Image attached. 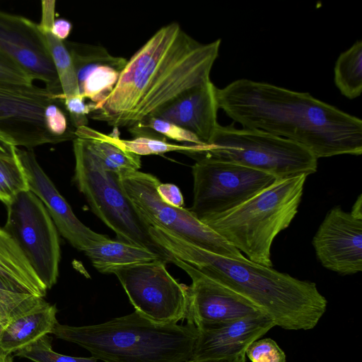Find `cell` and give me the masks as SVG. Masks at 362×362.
Instances as JSON below:
<instances>
[{"label":"cell","mask_w":362,"mask_h":362,"mask_svg":"<svg viewBox=\"0 0 362 362\" xmlns=\"http://www.w3.org/2000/svg\"><path fill=\"white\" fill-rule=\"evenodd\" d=\"M218 107L245 128L288 139L317 159L362 153V121L314 98L264 82L235 80L216 89Z\"/></svg>","instance_id":"cell-2"},{"label":"cell","mask_w":362,"mask_h":362,"mask_svg":"<svg viewBox=\"0 0 362 362\" xmlns=\"http://www.w3.org/2000/svg\"><path fill=\"white\" fill-rule=\"evenodd\" d=\"M129 131L134 135V139L125 140L119 137L118 141L124 149L139 156L180 151L196 157L202 151V146L169 143L165 137L156 136L143 129L131 128Z\"/></svg>","instance_id":"cell-26"},{"label":"cell","mask_w":362,"mask_h":362,"mask_svg":"<svg viewBox=\"0 0 362 362\" xmlns=\"http://www.w3.org/2000/svg\"><path fill=\"white\" fill-rule=\"evenodd\" d=\"M251 362H286L285 352L271 338L258 339L246 351Z\"/></svg>","instance_id":"cell-30"},{"label":"cell","mask_w":362,"mask_h":362,"mask_svg":"<svg viewBox=\"0 0 362 362\" xmlns=\"http://www.w3.org/2000/svg\"><path fill=\"white\" fill-rule=\"evenodd\" d=\"M33 81L22 68L0 52V82L32 85Z\"/></svg>","instance_id":"cell-32"},{"label":"cell","mask_w":362,"mask_h":362,"mask_svg":"<svg viewBox=\"0 0 362 362\" xmlns=\"http://www.w3.org/2000/svg\"><path fill=\"white\" fill-rule=\"evenodd\" d=\"M0 276L23 292L43 298L47 288L40 280L13 238L0 227Z\"/></svg>","instance_id":"cell-22"},{"label":"cell","mask_w":362,"mask_h":362,"mask_svg":"<svg viewBox=\"0 0 362 362\" xmlns=\"http://www.w3.org/2000/svg\"><path fill=\"white\" fill-rule=\"evenodd\" d=\"M71 22L64 18L54 20L52 27V33L59 40L64 41L71 30Z\"/></svg>","instance_id":"cell-34"},{"label":"cell","mask_w":362,"mask_h":362,"mask_svg":"<svg viewBox=\"0 0 362 362\" xmlns=\"http://www.w3.org/2000/svg\"><path fill=\"white\" fill-rule=\"evenodd\" d=\"M122 188L135 209L148 226L168 229L187 240L213 253L243 259V255L190 211L164 202L157 186L160 182L154 175L139 170L120 176Z\"/></svg>","instance_id":"cell-9"},{"label":"cell","mask_w":362,"mask_h":362,"mask_svg":"<svg viewBox=\"0 0 362 362\" xmlns=\"http://www.w3.org/2000/svg\"><path fill=\"white\" fill-rule=\"evenodd\" d=\"M189 362H192V361H189Z\"/></svg>","instance_id":"cell-36"},{"label":"cell","mask_w":362,"mask_h":362,"mask_svg":"<svg viewBox=\"0 0 362 362\" xmlns=\"http://www.w3.org/2000/svg\"><path fill=\"white\" fill-rule=\"evenodd\" d=\"M15 147L11 141L0 132V154L13 155L15 152Z\"/></svg>","instance_id":"cell-35"},{"label":"cell","mask_w":362,"mask_h":362,"mask_svg":"<svg viewBox=\"0 0 362 362\" xmlns=\"http://www.w3.org/2000/svg\"><path fill=\"white\" fill-rule=\"evenodd\" d=\"M0 52L22 68L33 80L62 96V90L47 42L38 23L0 10Z\"/></svg>","instance_id":"cell-13"},{"label":"cell","mask_w":362,"mask_h":362,"mask_svg":"<svg viewBox=\"0 0 362 362\" xmlns=\"http://www.w3.org/2000/svg\"><path fill=\"white\" fill-rule=\"evenodd\" d=\"M334 83L341 93L349 99L362 91V41L357 40L337 58L334 66Z\"/></svg>","instance_id":"cell-25"},{"label":"cell","mask_w":362,"mask_h":362,"mask_svg":"<svg viewBox=\"0 0 362 362\" xmlns=\"http://www.w3.org/2000/svg\"><path fill=\"white\" fill-rule=\"evenodd\" d=\"M7 206L4 228L16 241L47 289L57 281L61 250L58 230L41 200L31 191L18 194Z\"/></svg>","instance_id":"cell-10"},{"label":"cell","mask_w":362,"mask_h":362,"mask_svg":"<svg viewBox=\"0 0 362 362\" xmlns=\"http://www.w3.org/2000/svg\"><path fill=\"white\" fill-rule=\"evenodd\" d=\"M57 100L62 96L46 87L0 82V132L16 147L57 144L45 119L46 107Z\"/></svg>","instance_id":"cell-12"},{"label":"cell","mask_w":362,"mask_h":362,"mask_svg":"<svg viewBox=\"0 0 362 362\" xmlns=\"http://www.w3.org/2000/svg\"><path fill=\"white\" fill-rule=\"evenodd\" d=\"M26 190H29L27 179L16 153L0 154V201L6 206Z\"/></svg>","instance_id":"cell-27"},{"label":"cell","mask_w":362,"mask_h":362,"mask_svg":"<svg viewBox=\"0 0 362 362\" xmlns=\"http://www.w3.org/2000/svg\"><path fill=\"white\" fill-rule=\"evenodd\" d=\"M52 334L104 362H189L198 329L189 322H155L134 311L96 325L75 327L58 322Z\"/></svg>","instance_id":"cell-4"},{"label":"cell","mask_w":362,"mask_h":362,"mask_svg":"<svg viewBox=\"0 0 362 362\" xmlns=\"http://www.w3.org/2000/svg\"><path fill=\"white\" fill-rule=\"evenodd\" d=\"M84 253L100 273L112 274L119 267L156 260L165 261L159 255L141 246L109 238L95 243Z\"/></svg>","instance_id":"cell-23"},{"label":"cell","mask_w":362,"mask_h":362,"mask_svg":"<svg viewBox=\"0 0 362 362\" xmlns=\"http://www.w3.org/2000/svg\"><path fill=\"white\" fill-rule=\"evenodd\" d=\"M201 158L239 164L276 178L308 176L317 169V158L298 143L260 129L219 124L197 159Z\"/></svg>","instance_id":"cell-7"},{"label":"cell","mask_w":362,"mask_h":362,"mask_svg":"<svg viewBox=\"0 0 362 362\" xmlns=\"http://www.w3.org/2000/svg\"><path fill=\"white\" fill-rule=\"evenodd\" d=\"M152 130L165 138L187 144L206 146L194 134L169 121L156 117H148L139 124L131 127Z\"/></svg>","instance_id":"cell-29"},{"label":"cell","mask_w":362,"mask_h":362,"mask_svg":"<svg viewBox=\"0 0 362 362\" xmlns=\"http://www.w3.org/2000/svg\"><path fill=\"white\" fill-rule=\"evenodd\" d=\"M16 355L26 358L33 362H97L93 356L76 357L55 352L51 345L50 338L44 336L28 346L16 352Z\"/></svg>","instance_id":"cell-28"},{"label":"cell","mask_w":362,"mask_h":362,"mask_svg":"<svg viewBox=\"0 0 362 362\" xmlns=\"http://www.w3.org/2000/svg\"><path fill=\"white\" fill-rule=\"evenodd\" d=\"M156 260L119 267L115 274L135 311L155 322L176 324L187 320L189 286L179 283Z\"/></svg>","instance_id":"cell-11"},{"label":"cell","mask_w":362,"mask_h":362,"mask_svg":"<svg viewBox=\"0 0 362 362\" xmlns=\"http://www.w3.org/2000/svg\"><path fill=\"white\" fill-rule=\"evenodd\" d=\"M116 132L114 135L105 134L84 126L76 129L74 133L76 137L84 140L88 148L106 170L119 176L139 170L141 156L124 149L119 143Z\"/></svg>","instance_id":"cell-21"},{"label":"cell","mask_w":362,"mask_h":362,"mask_svg":"<svg viewBox=\"0 0 362 362\" xmlns=\"http://www.w3.org/2000/svg\"><path fill=\"white\" fill-rule=\"evenodd\" d=\"M55 305L40 298L29 308L13 315L4 326L0 337V351L6 356L17 352L47 334L56 325Z\"/></svg>","instance_id":"cell-20"},{"label":"cell","mask_w":362,"mask_h":362,"mask_svg":"<svg viewBox=\"0 0 362 362\" xmlns=\"http://www.w3.org/2000/svg\"><path fill=\"white\" fill-rule=\"evenodd\" d=\"M64 109L69 116L72 126L76 129L88 126L87 115L93 111V103L86 104L85 98L76 95L63 99Z\"/></svg>","instance_id":"cell-31"},{"label":"cell","mask_w":362,"mask_h":362,"mask_svg":"<svg viewBox=\"0 0 362 362\" xmlns=\"http://www.w3.org/2000/svg\"><path fill=\"white\" fill-rule=\"evenodd\" d=\"M216 89L209 80L187 90L152 116L187 129L207 145L218 124Z\"/></svg>","instance_id":"cell-19"},{"label":"cell","mask_w":362,"mask_h":362,"mask_svg":"<svg viewBox=\"0 0 362 362\" xmlns=\"http://www.w3.org/2000/svg\"><path fill=\"white\" fill-rule=\"evenodd\" d=\"M148 231L165 252L249 300L275 326L310 330L327 310V300L315 282L300 280L246 257L213 253L162 227L150 226Z\"/></svg>","instance_id":"cell-3"},{"label":"cell","mask_w":362,"mask_h":362,"mask_svg":"<svg viewBox=\"0 0 362 362\" xmlns=\"http://www.w3.org/2000/svg\"><path fill=\"white\" fill-rule=\"evenodd\" d=\"M169 262L192 279L187 322L199 328L262 313L249 300L183 261L170 255Z\"/></svg>","instance_id":"cell-14"},{"label":"cell","mask_w":362,"mask_h":362,"mask_svg":"<svg viewBox=\"0 0 362 362\" xmlns=\"http://www.w3.org/2000/svg\"><path fill=\"white\" fill-rule=\"evenodd\" d=\"M157 192L160 199L168 204L182 207L184 199L180 189L174 184L160 182Z\"/></svg>","instance_id":"cell-33"},{"label":"cell","mask_w":362,"mask_h":362,"mask_svg":"<svg viewBox=\"0 0 362 362\" xmlns=\"http://www.w3.org/2000/svg\"><path fill=\"white\" fill-rule=\"evenodd\" d=\"M64 43L72 59L80 95L91 100L93 111L112 92L127 60L112 56L100 45Z\"/></svg>","instance_id":"cell-18"},{"label":"cell","mask_w":362,"mask_h":362,"mask_svg":"<svg viewBox=\"0 0 362 362\" xmlns=\"http://www.w3.org/2000/svg\"><path fill=\"white\" fill-rule=\"evenodd\" d=\"M274 323L263 313L197 328L192 362H246V351Z\"/></svg>","instance_id":"cell-17"},{"label":"cell","mask_w":362,"mask_h":362,"mask_svg":"<svg viewBox=\"0 0 362 362\" xmlns=\"http://www.w3.org/2000/svg\"><path fill=\"white\" fill-rule=\"evenodd\" d=\"M55 1H42L41 20L38 25L43 33L49 54L54 64L62 90V100L79 95L77 78L70 53L64 41L52 32L55 20Z\"/></svg>","instance_id":"cell-24"},{"label":"cell","mask_w":362,"mask_h":362,"mask_svg":"<svg viewBox=\"0 0 362 362\" xmlns=\"http://www.w3.org/2000/svg\"><path fill=\"white\" fill-rule=\"evenodd\" d=\"M221 42L201 43L177 23L160 28L127 60L113 90L90 117L115 128L139 124L211 80Z\"/></svg>","instance_id":"cell-1"},{"label":"cell","mask_w":362,"mask_h":362,"mask_svg":"<svg viewBox=\"0 0 362 362\" xmlns=\"http://www.w3.org/2000/svg\"><path fill=\"white\" fill-rule=\"evenodd\" d=\"M16 155L25 175L29 190L43 203L58 232L77 250L85 252L108 237L83 224L38 163L32 149L15 148Z\"/></svg>","instance_id":"cell-16"},{"label":"cell","mask_w":362,"mask_h":362,"mask_svg":"<svg viewBox=\"0 0 362 362\" xmlns=\"http://www.w3.org/2000/svg\"><path fill=\"white\" fill-rule=\"evenodd\" d=\"M192 173L193 202L189 211L204 223L231 211L278 179L239 164L209 158L197 159Z\"/></svg>","instance_id":"cell-8"},{"label":"cell","mask_w":362,"mask_h":362,"mask_svg":"<svg viewBox=\"0 0 362 362\" xmlns=\"http://www.w3.org/2000/svg\"><path fill=\"white\" fill-rule=\"evenodd\" d=\"M74 181L93 212L117 235L118 240L145 247L169 262L166 253L152 239L149 226L126 195L120 176L104 168L84 140H73Z\"/></svg>","instance_id":"cell-6"},{"label":"cell","mask_w":362,"mask_h":362,"mask_svg":"<svg viewBox=\"0 0 362 362\" xmlns=\"http://www.w3.org/2000/svg\"><path fill=\"white\" fill-rule=\"evenodd\" d=\"M312 244L322 265L341 275L362 270V215L340 206L326 215Z\"/></svg>","instance_id":"cell-15"},{"label":"cell","mask_w":362,"mask_h":362,"mask_svg":"<svg viewBox=\"0 0 362 362\" xmlns=\"http://www.w3.org/2000/svg\"><path fill=\"white\" fill-rule=\"evenodd\" d=\"M307 177L278 178L238 207L205 224L250 261L272 267V243L296 216Z\"/></svg>","instance_id":"cell-5"}]
</instances>
